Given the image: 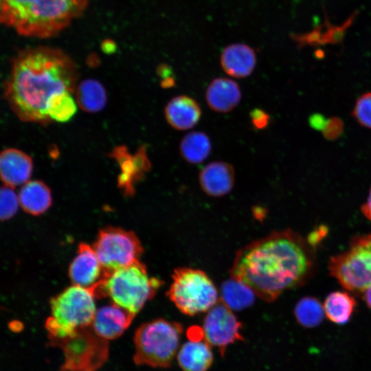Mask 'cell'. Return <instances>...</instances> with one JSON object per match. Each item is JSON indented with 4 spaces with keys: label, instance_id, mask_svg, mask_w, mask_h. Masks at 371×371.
<instances>
[{
    "label": "cell",
    "instance_id": "836d02e7",
    "mask_svg": "<svg viewBox=\"0 0 371 371\" xmlns=\"http://www.w3.org/2000/svg\"><path fill=\"white\" fill-rule=\"evenodd\" d=\"M361 210L363 214L371 222V188L367 201L362 205Z\"/></svg>",
    "mask_w": 371,
    "mask_h": 371
},
{
    "label": "cell",
    "instance_id": "cb8c5ba5",
    "mask_svg": "<svg viewBox=\"0 0 371 371\" xmlns=\"http://www.w3.org/2000/svg\"><path fill=\"white\" fill-rule=\"evenodd\" d=\"M76 100L85 111L95 113L106 105L107 97L104 87L98 81L87 79L76 87Z\"/></svg>",
    "mask_w": 371,
    "mask_h": 371
},
{
    "label": "cell",
    "instance_id": "9a60e30c",
    "mask_svg": "<svg viewBox=\"0 0 371 371\" xmlns=\"http://www.w3.org/2000/svg\"><path fill=\"white\" fill-rule=\"evenodd\" d=\"M32 168V158L20 150L8 148L1 153V179L5 185L14 188L25 184L30 178Z\"/></svg>",
    "mask_w": 371,
    "mask_h": 371
},
{
    "label": "cell",
    "instance_id": "d4e9b609",
    "mask_svg": "<svg viewBox=\"0 0 371 371\" xmlns=\"http://www.w3.org/2000/svg\"><path fill=\"white\" fill-rule=\"evenodd\" d=\"M324 306L314 297L300 299L294 308L297 322L303 327L313 328L318 326L324 318Z\"/></svg>",
    "mask_w": 371,
    "mask_h": 371
},
{
    "label": "cell",
    "instance_id": "4dcf8cb0",
    "mask_svg": "<svg viewBox=\"0 0 371 371\" xmlns=\"http://www.w3.org/2000/svg\"><path fill=\"white\" fill-rule=\"evenodd\" d=\"M328 229L325 226L321 225L310 233L307 240L308 243L315 249L316 246L324 238Z\"/></svg>",
    "mask_w": 371,
    "mask_h": 371
},
{
    "label": "cell",
    "instance_id": "ac0fdd59",
    "mask_svg": "<svg viewBox=\"0 0 371 371\" xmlns=\"http://www.w3.org/2000/svg\"><path fill=\"white\" fill-rule=\"evenodd\" d=\"M205 98L209 107L213 111L227 113L239 104L241 91L238 84L233 80L216 78L207 87Z\"/></svg>",
    "mask_w": 371,
    "mask_h": 371
},
{
    "label": "cell",
    "instance_id": "8992f818",
    "mask_svg": "<svg viewBox=\"0 0 371 371\" xmlns=\"http://www.w3.org/2000/svg\"><path fill=\"white\" fill-rule=\"evenodd\" d=\"M180 324L157 319L139 326L134 335V362L138 366L169 368L179 350Z\"/></svg>",
    "mask_w": 371,
    "mask_h": 371
},
{
    "label": "cell",
    "instance_id": "603a6c76",
    "mask_svg": "<svg viewBox=\"0 0 371 371\" xmlns=\"http://www.w3.org/2000/svg\"><path fill=\"white\" fill-rule=\"evenodd\" d=\"M256 293L244 282L232 278L225 281L221 288V300L232 311L249 307L255 301Z\"/></svg>",
    "mask_w": 371,
    "mask_h": 371
},
{
    "label": "cell",
    "instance_id": "ba28073f",
    "mask_svg": "<svg viewBox=\"0 0 371 371\" xmlns=\"http://www.w3.org/2000/svg\"><path fill=\"white\" fill-rule=\"evenodd\" d=\"M330 273L346 290L363 293L371 286V234L357 235L345 251L328 262Z\"/></svg>",
    "mask_w": 371,
    "mask_h": 371
},
{
    "label": "cell",
    "instance_id": "ffe728a7",
    "mask_svg": "<svg viewBox=\"0 0 371 371\" xmlns=\"http://www.w3.org/2000/svg\"><path fill=\"white\" fill-rule=\"evenodd\" d=\"M20 205L30 214L38 216L46 212L52 205V193L41 181L26 182L19 193Z\"/></svg>",
    "mask_w": 371,
    "mask_h": 371
},
{
    "label": "cell",
    "instance_id": "7402d4cb",
    "mask_svg": "<svg viewBox=\"0 0 371 371\" xmlns=\"http://www.w3.org/2000/svg\"><path fill=\"white\" fill-rule=\"evenodd\" d=\"M212 143L209 137L201 131L187 133L179 144L181 157L188 163L198 164L203 162L210 155Z\"/></svg>",
    "mask_w": 371,
    "mask_h": 371
},
{
    "label": "cell",
    "instance_id": "5b68a950",
    "mask_svg": "<svg viewBox=\"0 0 371 371\" xmlns=\"http://www.w3.org/2000/svg\"><path fill=\"white\" fill-rule=\"evenodd\" d=\"M95 298L91 289L74 284L52 298V315L45 324L48 339H64L91 326L96 311Z\"/></svg>",
    "mask_w": 371,
    "mask_h": 371
},
{
    "label": "cell",
    "instance_id": "484cf974",
    "mask_svg": "<svg viewBox=\"0 0 371 371\" xmlns=\"http://www.w3.org/2000/svg\"><path fill=\"white\" fill-rule=\"evenodd\" d=\"M71 93H58L51 99L47 106V115L51 121L67 122L76 113L77 106Z\"/></svg>",
    "mask_w": 371,
    "mask_h": 371
},
{
    "label": "cell",
    "instance_id": "2e32d148",
    "mask_svg": "<svg viewBox=\"0 0 371 371\" xmlns=\"http://www.w3.org/2000/svg\"><path fill=\"white\" fill-rule=\"evenodd\" d=\"M221 65L229 76L243 78L249 76L256 64L254 50L247 45L234 43L227 46L221 55Z\"/></svg>",
    "mask_w": 371,
    "mask_h": 371
},
{
    "label": "cell",
    "instance_id": "d6986e66",
    "mask_svg": "<svg viewBox=\"0 0 371 371\" xmlns=\"http://www.w3.org/2000/svg\"><path fill=\"white\" fill-rule=\"evenodd\" d=\"M177 362L183 371H207L214 356L211 346L205 341H188L177 352Z\"/></svg>",
    "mask_w": 371,
    "mask_h": 371
},
{
    "label": "cell",
    "instance_id": "3957f363",
    "mask_svg": "<svg viewBox=\"0 0 371 371\" xmlns=\"http://www.w3.org/2000/svg\"><path fill=\"white\" fill-rule=\"evenodd\" d=\"M85 0H1V21L25 36L45 38L66 27Z\"/></svg>",
    "mask_w": 371,
    "mask_h": 371
},
{
    "label": "cell",
    "instance_id": "f546056e",
    "mask_svg": "<svg viewBox=\"0 0 371 371\" xmlns=\"http://www.w3.org/2000/svg\"><path fill=\"white\" fill-rule=\"evenodd\" d=\"M250 117L253 126L257 129H263L269 123V115L260 109H253L250 113Z\"/></svg>",
    "mask_w": 371,
    "mask_h": 371
},
{
    "label": "cell",
    "instance_id": "f1b7e54d",
    "mask_svg": "<svg viewBox=\"0 0 371 371\" xmlns=\"http://www.w3.org/2000/svg\"><path fill=\"white\" fill-rule=\"evenodd\" d=\"M344 129L342 121L338 117H331L327 119L322 132L325 138L333 140L339 137Z\"/></svg>",
    "mask_w": 371,
    "mask_h": 371
},
{
    "label": "cell",
    "instance_id": "44dd1931",
    "mask_svg": "<svg viewBox=\"0 0 371 371\" xmlns=\"http://www.w3.org/2000/svg\"><path fill=\"white\" fill-rule=\"evenodd\" d=\"M357 306L355 299L347 292L329 293L324 304L327 318L336 324H345L351 318Z\"/></svg>",
    "mask_w": 371,
    "mask_h": 371
},
{
    "label": "cell",
    "instance_id": "277c9868",
    "mask_svg": "<svg viewBox=\"0 0 371 371\" xmlns=\"http://www.w3.org/2000/svg\"><path fill=\"white\" fill-rule=\"evenodd\" d=\"M162 284L159 278L150 277L144 264L138 260L111 272L103 271L101 279L89 289L95 297H109L136 315Z\"/></svg>",
    "mask_w": 371,
    "mask_h": 371
},
{
    "label": "cell",
    "instance_id": "83f0119b",
    "mask_svg": "<svg viewBox=\"0 0 371 371\" xmlns=\"http://www.w3.org/2000/svg\"><path fill=\"white\" fill-rule=\"evenodd\" d=\"M352 115L361 126L371 128V92L362 94L357 99Z\"/></svg>",
    "mask_w": 371,
    "mask_h": 371
},
{
    "label": "cell",
    "instance_id": "d6a6232c",
    "mask_svg": "<svg viewBox=\"0 0 371 371\" xmlns=\"http://www.w3.org/2000/svg\"><path fill=\"white\" fill-rule=\"evenodd\" d=\"M188 337L191 341H201L204 339L203 329L197 326H193L188 331Z\"/></svg>",
    "mask_w": 371,
    "mask_h": 371
},
{
    "label": "cell",
    "instance_id": "7c38bea8",
    "mask_svg": "<svg viewBox=\"0 0 371 371\" xmlns=\"http://www.w3.org/2000/svg\"><path fill=\"white\" fill-rule=\"evenodd\" d=\"M102 266L89 245L81 243L76 256L69 267V276L74 285L91 288L102 278Z\"/></svg>",
    "mask_w": 371,
    "mask_h": 371
},
{
    "label": "cell",
    "instance_id": "1f68e13d",
    "mask_svg": "<svg viewBox=\"0 0 371 371\" xmlns=\"http://www.w3.org/2000/svg\"><path fill=\"white\" fill-rule=\"evenodd\" d=\"M327 119L319 114H314L309 118L310 125L316 130L322 131Z\"/></svg>",
    "mask_w": 371,
    "mask_h": 371
},
{
    "label": "cell",
    "instance_id": "52a82bcc",
    "mask_svg": "<svg viewBox=\"0 0 371 371\" xmlns=\"http://www.w3.org/2000/svg\"><path fill=\"white\" fill-rule=\"evenodd\" d=\"M167 295L183 314L194 315L208 311L217 302L218 291L207 274L188 267L176 269Z\"/></svg>",
    "mask_w": 371,
    "mask_h": 371
},
{
    "label": "cell",
    "instance_id": "8fae6325",
    "mask_svg": "<svg viewBox=\"0 0 371 371\" xmlns=\"http://www.w3.org/2000/svg\"><path fill=\"white\" fill-rule=\"evenodd\" d=\"M241 323L232 310L221 299L207 312L203 325L204 339L216 347L223 357L228 346L244 340L240 330Z\"/></svg>",
    "mask_w": 371,
    "mask_h": 371
},
{
    "label": "cell",
    "instance_id": "7a4b0ae2",
    "mask_svg": "<svg viewBox=\"0 0 371 371\" xmlns=\"http://www.w3.org/2000/svg\"><path fill=\"white\" fill-rule=\"evenodd\" d=\"M77 74L70 58L59 50L38 47L19 54L13 61L5 88L12 111L23 122L47 124L51 99L73 93Z\"/></svg>",
    "mask_w": 371,
    "mask_h": 371
},
{
    "label": "cell",
    "instance_id": "30bf717a",
    "mask_svg": "<svg viewBox=\"0 0 371 371\" xmlns=\"http://www.w3.org/2000/svg\"><path fill=\"white\" fill-rule=\"evenodd\" d=\"M93 248L105 272L135 263L143 252L142 245L133 232L115 227L101 229Z\"/></svg>",
    "mask_w": 371,
    "mask_h": 371
},
{
    "label": "cell",
    "instance_id": "e575fe53",
    "mask_svg": "<svg viewBox=\"0 0 371 371\" xmlns=\"http://www.w3.org/2000/svg\"><path fill=\"white\" fill-rule=\"evenodd\" d=\"M363 297L368 307L371 309V286L363 292Z\"/></svg>",
    "mask_w": 371,
    "mask_h": 371
},
{
    "label": "cell",
    "instance_id": "9c48e42d",
    "mask_svg": "<svg viewBox=\"0 0 371 371\" xmlns=\"http://www.w3.org/2000/svg\"><path fill=\"white\" fill-rule=\"evenodd\" d=\"M48 344L63 351L60 371H96L109 356L108 340L99 337L91 326L78 329L71 337L49 339Z\"/></svg>",
    "mask_w": 371,
    "mask_h": 371
},
{
    "label": "cell",
    "instance_id": "4fadbf2b",
    "mask_svg": "<svg viewBox=\"0 0 371 371\" xmlns=\"http://www.w3.org/2000/svg\"><path fill=\"white\" fill-rule=\"evenodd\" d=\"M135 316L112 302L96 310L91 327L99 337L106 340L114 339L123 334Z\"/></svg>",
    "mask_w": 371,
    "mask_h": 371
},
{
    "label": "cell",
    "instance_id": "5bb4252c",
    "mask_svg": "<svg viewBox=\"0 0 371 371\" xmlns=\"http://www.w3.org/2000/svg\"><path fill=\"white\" fill-rule=\"evenodd\" d=\"M234 181L233 166L222 161L209 163L199 174V182L202 190L214 197L228 194L234 187Z\"/></svg>",
    "mask_w": 371,
    "mask_h": 371
},
{
    "label": "cell",
    "instance_id": "6da1fadb",
    "mask_svg": "<svg viewBox=\"0 0 371 371\" xmlns=\"http://www.w3.org/2000/svg\"><path fill=\"white\" fill-rule=\"evenodd\" d=\"M315 269V249L291 229L274 232L236 254L232 278L272 302L283 292L304 285Z\"/></svg>",
    "mask_w": 371,
    "mask_h": 371
},
{
    "label": "cell",
    "instance_id": "4316f807",
    "mask_svg": "<svg viewBox=\"0 0 371 371\" xmlns=\"http://www.w3.org/2000/svg\"><path fill=\"white\" fill-rule=\"evenodd\" d=\"M13 187L5 185L1 188V220L7 221L13 217L20 205L19 195L14 192Z\"/></svg>",
    "mask_w": 371,
    "mask_h": 371
},
{
    "label": "cell",
    "instance_id": "e0dca14e",
    "mask_svg": "<svg viewBox=\"0 0 371 371\" xmlns=\"http://www.w3.org/2000/svg\"><path fill=\"white\" fill-rule=\"evenodd\" d=\"M164 112L168 123L179 131L192 128L201 116V109L198 102L185 95L172 98L167 103Z\"/></svg>",
    "mask_w": 371,
    "mask_h": 371
}]
</instances>
